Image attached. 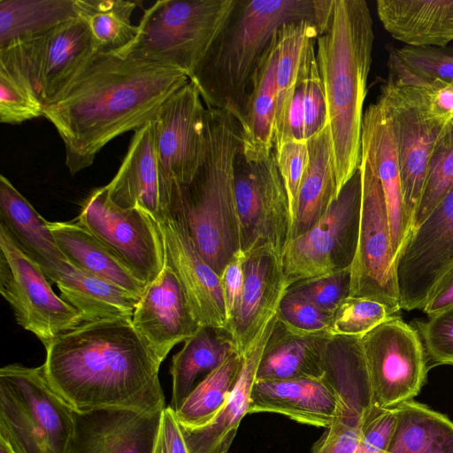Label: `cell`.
Returning a JSON list of instances; mask_svg holds the SVG:
<instances>
[{
	"mask_svg": "<svg viewBox=\"0 0 453 453\" xmlns=\"http://www.w3.org/2000/svg\"><path fill=\"white\" fill-rule=\"evenodd\" d=\"M188 81L174 68L95 52L43 109L64 143L70 174L92 165L113 139L151 120Z\"/></svg>",
	"mask_w": 453,
	"mask_h": 453,
	"instance_id": "obj_1",
	"label": "cell"
},
{
	"mask_svg": "<svg viewBox=\"0 0 453 453\" xmlns=\"http://www.w3.org/2000/svg\"><path fill=\"white\" fill-rule=\"evenodd\" d=\"M45 349L46 377L75 411L165 408L158 379L162 361L141 338L132 318L81 323Z\"/></svg>",
	"mask_w": 453,
	"mask_h": 453,
	"instance_id": "obj_2",
	"label": "cell"
},
{
	"mask_svg": "<svg viewBox=\"0 0 453 453\" xmlns=\"http://www.w3.org/2000/svg\"><path fill=\"white\" fill-rule=\"evenodd\" d=\"M373 41L367 3L334 0L326 27L316 39V62L326 104L336 198L361 160L363 107Z\"/></svg>",
	"mask_w": 453,
	"mask_h": 453,
	"instance_id": "obj_3",
	"label": "cell"
},
{
	"mask_svg": "<svg viewBox=\"0 0 453 453\" xmlns=\"http://www.w3.org/2000/svg\"><path fill=\"white\" fill-rule=\"evenodd\" d=\"M334 0H236L225 26L189 80L207 108L239 122L251 80L286 23L311 20L325 31Z\"/></svg>",
	"mask_w": 453,
	"mask_h": 453,
	"instance_id": "obj_4",
	"label": "cell"
},
{
	"mask_svg": "<svg viewBox=\"0 0 453 453\" xmlns=\"http://www.w3.org/2000/svg\"><path fill=\"white\" fill-rule=\"evenodd\" d=\"M242 147L241 127L226 111L207 108L203 159L177 196L199 252L220 275L240 250V221L234 195V164Z\"/></svg>",
	"mask_w": 453,
	"mask_h": 453,
	"instance_id": "obj_5",
	"label": "cell"
},
{
	"mask_svg": "<svg viewBox=\"0 0 453 453\" xmlns=\"http://www.w3.org/2000/svg\"><path fill=\"white\" fill-rule=\"evenodd\" d=\"M74 410L48 380L43 365L0 370V438L14 453H68Z\"/></svg>",
	"mask_w": 453,
	"mask_h": 453,
	"instance_id": "obj_6",
	"label": "cell"
},
{
	"mask_svg": "<svg viewBox=\"0 0 453 453\" xmlns=\"http://www.w3.org/2000/svg\"><path fill=\"white\" fill-rule=\"evenodd\" d=\"M236 0H158L119 54L174 68L188 78L225 26Z\"/></svg>",
	"mask_w": 453,
	"mask_h": 453,
	"instance_id": "obj_7",
	"label": "cell"
},
{
	"mask_svg": "<svg viewBox=\"0 0 453 453\" xmlns=\"http://www.w3.org/2000/svg\"><path fill=\"white\" fill-rule=\"evenodd\" d=\"M361 204L357 169L319 220L288 244L282 257L288 289L297 282L350 268L357 247Z\"/></svg>",
	"mask_w": 453,
	"mask_h": 453,
	"instance_id": "obj_8",
	"label": "cell"
},
{
	"mask_svg": "<svg viewBox=\"0 0 453 453\" xmlns=\"http://www.w3.org/2000/svg\"><path fill=\"white\" fill-rule=\"evenodd\" d=\"M234 183L240 221V250H266L282 263L292 240V219L274 150L251 162L240 152L234 164Z\"/></svg>",
	"mask_w": 453,
	"mask_h": 453,
	"instance_id": "obj_9",
	"label": "cell"
},
{
	"mask_svg": "<svg viewBox=\"0 0 453 453\" xmlns=\"http://www.w3.org/2000/svg\"><path fill=\"white\" fill-rule=\"evenodd\" d=\"M377 101L391 126L403 203L411 227L429 158L449 123L432 113L423 88L402 85L388 77Z\"/></svg>",
	"mask_w": 453,
	"mask_h": 453,
	"instance_id": "obj_10",
	"label": "cell"
},
{
	"mask_svg": "<svg viewBox=\"0 0 453 453\" xmlns=\"http://www.w3.org/2000/svg\"><path fill=\"white\" fill-rule=\"evenodd\" d=\"M95 52L87 25L75 17L41 35L0 49V69L24 81L45 105Z\"/></svg>",
	"mask_w": 453,
	"mask_h": 453,
	"instance_id": "obj_11",
	"label": "cell"
},
{
	"mask_svg": "<svg viewBox=\"0 0 453 453\" xmlns=\"http://www.w3.org/2000/svg\"><path fill=\"white\" fill-rule=\"evenodd\" d=\"M0 293L17 323L47 348L58 336L80 326L81 314L53 291L42 268L0 224Z\"/></svg>",
	"mask_w": 453,
	"mask_h": 453,
	"instance_id": "obj_12",
	"label": "cell"
},
{
	"mask_svg": "<svg viewBox=\"0 0 453 453\" xmlns=\"http://www.w3.org/2000/svg\"><path fill=\"white\" fill-rule=\"evenodd\" d=\"M362 204L356 255L350 266L349 296L385 304L395 315L401 310L395 256L384 194L367 158L361 155Z\"/></svg>",
	"mask_w": 453,
	"mask_h": 453,
	"instance_id": "obj_13",
	"label": "cell"
},
{
	"mask_svg": "<svg viewBox=\"0 0 453 453\" xmlns=\"http://www.w3.org/2000/svg\"><path fill=\"white\" fill-rule=\"evenodd\" d=\"M361 343L374 407L393 409L418 395L427 358L418 330L394 316L364 335Z\"/></svg>",
	"mask_w": 453,
	"mask_h": 453,
	"instance_id": "obj_14",
	"label": "cell"
},
{
	"mask_svg": "<svg viewBox=\"0 0 453 453\" xmlns=\"http://www.w3.org/2000/svg\"><path fill=\"white\" fill-rule=\"evenodd\" d=\"M159 172L170 211L176 186L191 181L206 150L207 107L189 80L154 118Z\"/></svg>",
	"mask_w": 453,
	"mask_h": 453,
	"instance_id": "obj_15",
	"label": "cell"
},
{
	"mask_svg": "<svg viewBox=\"0 0 453 453\" xmlns=\"http://www.w3.org/2000/svg\"><path fill=\"white\" fill-rule=\"evenodd\" d=\"M74 219L146 284L162 271L164 250L155 221L139 208L116 204L110 198L106 186L89 193Z\"/></svg>",
	"mask_w": 453,
	"mask_h": 453,
	"instance_id": "obj_16",
	"label": "cell"
},
{
	"mask_svg": "<svg viewBox=\"0 0 453 453\" xmlns=\"http://www.w3.org/2000/svg\"><path fill=\"white\" fill-rule=\"evenodd\" d=\"M453 265V187L408 234L395 258L401 309H422Z\"/></svg>",
	"mask_w": 453,
	"mask_h": 453,
	"instance_id": "obj_17",
	"label": "cell"
},
{
	"mask_svg": "<svg viewBox=\"0 0 453 453\" xmlns=\"http://www.w3.org/2000/svg\"><path fill=\"white\" fill-rule=\"evenodd\" d=\"M155 224L163 243L164 261L177 275L197 324L227 329L220 277L196 248L179 202L170 215Z\"/></svg>",
	"mask_w": 453,
	"mask_h": 453,
	"instance_id": "obj_18",
	"label": "cell"
},
{
	"mask_svg": "<svg viewBox=\"0 0 453 453\" xmlns=\"http://www.w3.org/2000/svg\"><path fill=\"white\" fill-rule=\"evenodd\" d=\"M132 322L141 338L162 362L176 344L199 329L180 282L166 262L164 261L160 273L147 284L138 299Z\"/></svg>",
	"mask_w": 453,
	"mask_h": 453,
	"instance_id": "obj_19",
	"label": "cell"
},
{
	"mask_svg": "<svg viewBox=\"0 0 453 453\" xmlns=\"http://www.w3.org/2000/svg\"><path fill=\"white\" fill-rule=\"evenodd\" d=\"M161 412L128 409L74 411L68 453H152Z\"/></svg>",
	"mask_w": 453,
	"mask_h": 453,
	"instance_id": "obj_20",
	"label": "cell"
},
{
	"mask_svg": "<svg viewBox=\"0 0 453 453\" xmlns=\"http://www.w3.org/2000/svg\"><path fill=\"white\" fill-rule=\"evenodd\" d=\"M110 198L123 208H139L155 222L168 215L159 172L153 119L134 131L127 152L105 185Z\"/></svg>",
	"mask_w": 453,
	"mask_h": 453,
	"instance_id": "obj_21",
	"label": "cell"
},
{
	"mask_svg": "<svg viewBox=\"0 0 453 453\" xmlns=\"http://www.w3.org/2000/svg\"><path fill=\"white\" fill-rule=\"evenodd\" d=\"M339 405V395L326 374L321 379L256 380L249 413H280L299 423L327 428Z\"/></svg>",
	"mask_w": 453,
	"mask_h": 453,
	"instance_id": "obj_22",
	"label": "cell"
},
{
	"mask_svg": "<svg viewBox=\"0 0 453 453\" xmlns=\"http://www.w3.org/2000/svg\"><path fill=\"white\" fill-rule=\"evenodd\" d=\"M361 155L365 156L376 173L385 197L395 258L411 226L403 196L400 170L389 121L380 103L369 104L363 115Z\"/></svg>",
	"mask_w": 453,
	"mask_h": 453,
	"instance_id": "obj_23",
	"label": "cell"
},
{
	"mask_svg": "<svg viewBox=\"0 0 453 453\" xmlns=\"http://www.w3.org/2000/svg\"><path fill=\"white\" fill-rule=\"evenodd\" d=\"M277 312L260 328L242 353L243 360L226 404L207 426L198 429L180 426L190 453H228L242 418L249 413L250 394L265 348L274 330Z\"/></svg>",
	"mask_w": 453,
	"mask_h": 453,
	"instance_id": "obj_24",
	"label": "cell"
},
{
	"mask_svg": "<svg viewBox=\"0 0 453 453\" xmlns=\"http://www.w3.org/2000/svg\"><path fill=\"white\" fill-rule=\"evenodd\" d=\"M287 291L280 260L266 250H256L247 255L242 302L229 327L240 354L265 322L277 312Z\"/></svg>",
	"mask_w": 453,
	"mask_h": 453,
	"instance_id": "obj_25",
	"label": "cell"
},
{
	"mask_svg": "<svg viewBox=\"0 0 453 453\" xmlns=\"http://www.w3.org/2000/svg\"><path fill=\"white\" fill-rule=\"evenodd\" d=\"M376 9L385 30L405 45L453 41V0H378Z\"/></svg>",
	"mask_w": 453,
	"mask_h": 453,
	"instance_id": "obj_26",
	"label": "cell"
},
{
	"mask_svg": "<svg viewBox=\"0 0 453 453\" xmlns=\"http://www.w3.org/2000/svg\"><path fill=\"white\" fill-rule=\"evenodd\" d=\"M323 32L318 23L311 20L286 23L277 31L273 150H278L283 142L287 116L296 89L308 73L311 63L316 56V39Z\"/></svg>",
	"mask_w": 453,
	"mask_h": 453,
	"instance_id": "obj_27",
	"label": "cell"
},
{
	"mask_svg": "<svg viewBox=\"0 0 453 453\" xmlns=\"http://www.w3.org/2000/svg\"><path fill=\"white\" fill-rule=\"evenodd\" d=\"M0 224L49 277L68 259L46 221L4 176H0Z\"/></svg>",
	"mask_w": 453,
	"mask_h": 453,
	"instance_id": "obj_28",
	"label": "cell"
},
{
	"mask_svg": "<svg viewBox=\"0 0 453 453\" xmlns=\"http://www.w3.org/2000/svg\"><path fill=\"white\" fill-rule=\"evenodd\" d=\"M330 337L326 332L294 333L277 319L262 355L257 380L323 378L326 374V345Z\"/></svg>",
	"mask_w": 453,
	"mask_h": 453,
	"instance_id": "obj_29",
	"label": "cell"
},
{
	"mask_svg": "<svg viewBox=\"0 0 453 453\" xmlns=\"http://www.w3.org/2000/svg\"><path fill=\"white\" fill-rule=\"evenodd\" d=\"M277 34L254 73L241 120V153L246 160L257 162L273 151L276 108Z\"/></svg>",
	"mask_w": 453,
	"mask_h": 453,
	"instance_id": "obj_30",
	"label": "cell"
},
{
	"mask_svg": "<svg viewBox=\"0 0 453 453\" xmlns=\"http://www.w3.org/2000/svg\"><path fill=\"white\" fill-rule=\"evenodd\" d=\"M48 280L57 284L59 296L81 314L83 323L133 317L138 298L69 260Z\"/></svg>",
	"mask_w": 453,
	"mask_h": 453,
	"instance_id": "obj_31",
	"label": "cell"
},
{
	"mask_svg": "<svg viewBox=\"0 0 453 453\" xmlns=\"http://www.w3.org/2000/svg\"><path fill=\"white\" fill-rule=\"evenodd\" d=\"M49 226L71 263L140 298L147 284L85 226L75 219Z\"/></svg>",
	"mask_w": 453,
	"mask_h": 453,
	"instance_id": "obj_32",
	"label": "cell"
},
{
	"mask_svg": "<svg viewBox=\"0 0 453 453\" xmlns=\"http://www.w3.org/2000/svg\"><path fill=\"white\" fill-rule=\"evenodd\" d=\"M235 352L234 341L226 328L200 326L172 358L171 407L177 411L196 387V380L218 368Z\"/></svg>",
	"mask_w": 453,
	"mask_h": 453,
	"instance_id": "obj_33",
	"label": "cell"
},
{
	"mask_svg": "<svg viewBox=\"0 0 453 453\" xmlns=\"http://www.w3.org/2000/svg\"><path fill=\"white\" fill-rule=\"evenodd\" d=\"M306 141L309 162L298 191L292 239L317 223L336 199L332 143L327 125Z\"/></svg>",
	"mask_w": 453,
	"mask_h": 453,
	"instance_id": "obj_34",
	"label": "cell"
},
{
	"mask_svg": "<svg viewBox=\"0 0 453 453\" xmlns=\"http://www.w3.org/2000/svg\"><path fill=\"white\" fill-rule=\"evenodd\" d=\"M387 453H453V422L414 400L395 408Z\"/></svg>",
	"mask_w": 453,
	"mask_h": 453,
	"instance_id": "obj_35",
	"label": "cell"
},
{
	"mask_svg": "<svg viewBox=\"0 0 453 453\" xmlns=\"http://www.w3.org/2000/svg\"><path fill=\"white\" fill-rule=\"evenodd\" d=\"M75 17L73 0H0V49Z\"/></svg>",
	"mask_w": 453,
	"mask_h": 453,
	"instance_id": "obj_36",
	"label": "cell"
},
{
	"mask_svg": "<svg viewBox=\"0 0 453 453\" xmlns=\"http://www.w3.org/2000/svg\"><path fill=\"white\" fill-rule=\"evenodd\" d=\"M135 8V2L126 0H73L75 14L87 25L97 52L119 53L134 40Z\"/></svg>",
	"mask_w": 453,
	"mask_h": 453,
	"instance_id": "obj_37",
	"label": "cell"
},
{
	"mask_svg": "<svg viewBox=\"0 0 453 453\" xmlns=\"http://www.w3.org/2000/svg\"><path fill=\"white\" fill-rule=\"evenodd\" d=\"M242 354H232L196 385L174 411L180 426L198 429L210 424L226 404L242 369Z\"/></svg>",
	"mask_w": 453,
	"mask_h": 453,
	"instance_id": "obj_38",
	"label": "cell"
},
{
	"mask_svg": "<svg viewBox=\"0 0 453 453\" xmlns=\"http://www.w3.org/2000/svg\"><path fill=\"white\" fill-rule=\"evenodd\" d=\"M388 78L399 84L425 88L453 81V45L390 47Z\"/></svg>",
	"mask_w": 453,
	"mask_h": 453,
	"instance_id": "obj_39",
	"label": "cell"
},
{
	"mask_svg": "<svg viewBox=\"0 0 453 453\" xmlns=\"http://www.w3.org/2000/svg\"><path fill=\"white\" fill-rule=\"evenodd\" d=\"M452 187L453 119L448 124L429 158L421 198L411 231L423 222Z\"/></svg>",
	"mask_w": 453,
	"mask_h": 453,
	"instance_id": "obj_40",
	"label": "cell"
},
{
	"mask_svg": "<svg viewBox=\"0 0 453 453\" xmlns=\"http://www.w3.org/2000/svg\"><path fill=\"white\" fill-rule=\"evenodd\" d=\"M336 416L326 431L317 441L312 453H355L362 426L372 409L358 399L340 396Z\"/></svg>",
	"mask_w": 453,
	"mask_h": 453,
	"instance_id": "obj_41",
	"label": "cell"
},
{
	"mask_svg": "<svg viewBox=\"0 0 453 453\" xmlns=\"http://www.w3.org/2000/svg\"><path fill=\"white\" fill-rule=\"evenodd\" d=\"M394 316L396 315L378 301L349 296L334 313L326 333L330 336L362 338Z\"/></svg>",
	"mask_w": 453,
	"mask_h": 453,
	"instance_id": "obj_42",
	"label": "cell"
},
{
	"mask_svg": "<svg viewBox=\"0 0 453 453\" xmlns=\"http://www.w3.org/2000/svg\"><path fill=\"white\" fill-rule=\"evenodd\" d=\"M44 104L19 78L0 69V121L17 125L43 116Z\"/></svg>",
	"mask_w": 453,
	"mask_h": 453,
	"instance_id": "obj_43",
	"label": "cell"
},
{
	"mask_svg": "<svg viewBox=\"0 0 453 453\" xmlns=\"http://www.w3.org/2000/svg\"><path fill=\"white\" fill-rule=\"evenodd\" d=\"M350 268L297 282L288 288L324 312L334 315L350 294Z\"/></svg>",
	"mask_w": 453,
	"mask_h": 453,
	"instance_id": "obj_44",
	"label": "cell"
},
{
	"mask_svg": "<svg viewBox=\"0 0 453 453\" xmlns=\"http://www.w3.org/2000/svg\"><path fill=\"white\" fill-rule=\"evenodd\" d=\"M332 317L291 291H287L277 310L278 321L288 330L299 334L326 333Z\"/></svg>",
	"mask_w": 453,
	"mask_h": 453,
	"instance_id": "obj_45",
	"label": "cell"
},
{
	"mask_svg": "<svg viewBox=\"0 0 453 453\" xmlns=\"http://www.w3.org/2000/svg\"><path fill=\"white\" fill-rule=\"evenodd\" d=\"M426 358L434 365H453V305L418 321Z\"/></svg>",
	"mask_w": 453,
	"mask_h": 453,
	"instance_id": "obj_46",
	"label": "cell"
},
{
	"mask_svg": "<svg viewBox=\"0 0 453 453\" xmlns=\"http://www.w3.org/2000/svg\"><path fill=\"white\" fill-rule=\"evenodd\" d=\"M274 152L288 195L293 226L298 191L309 162L307 141L287 140Z\"/></svg>",
	"mask_w": 453,
	"mask_h": 453,
	"instance_id": "obj_47",
	"label": "cell"
},
{
	"mask_svg": "<svg viewBox=\"0 0 453 453\" xmlns=\"http://www.w3.org/2000/svg\"><path fill=\"white\" fill-rule=\"evenodd\" d=\"M395 421V408L373 407L364 420L355 453H387Z\"/></svg>",
	"mask_w": 453,
	"mask_h": 453,
	"instance_id": "obj_48",
	"label": "cell"
},
{
	"mask_svg": "<svg viewBox=\"0 0 453 453\" xmlns=\"http://www.w3.org/2000/svg\"><path fill=\"white\" fill-rule=\"evenodd\" d=\"M303 138L309 139L326 126V104L316 56L312 59L305 80Z\"/></svg>",
	"mask_w": 453,
	"mask_h": 453,
	"instance_id": "obj_49",
	"label": "cell"
},
{
	"mask_svg": "<svg viewBox=\"0 0 453 453\" xmlns=\"http://www.w3.org/2000/svg\"><path fill=\"white\" fill-rule=\"evenodd\" d=\"M246 258L247 255L242 250H238L219 275L228 331L238 313L242 302Z\"/></svg>",
	"mask_w": 453,
	"mask_h": 453,
	"instance_id": "obj_50",
	"label": "cell"
},
{
	"mask_svg": "<svg viewBox=\"0 0 453 453\" xmlns=\"http://www.w3.org/2000/svg\"><path fill=\"white\" fill-rule=\"evenodd\" d=\"M152 453H190L171 406L165 407L161 413Z\"/></svg>",
	"mask_w": 453,
	"mask_h": 453,
	"instance_id": "obj_51",
	"label": "cell"
},
{
	"mask_svg": "<svg viewBox=\"0 0 453 453\" xmlns=\"http://www.w3.org/2000/svg\"><path fill=\"white\" fill-rule=\"evenodd\" d=\"M424 89L432 113L449 123L453 119V81H434Z\"/></svg>",
	"mask_w": 453,
	"mask_h": 453,
	"instance_id": "obj_52",
	"label": "cell"
},
{
	"mask_svg": "<svg viewBox=\"0 0 453 453\" xmlns=\"http://www.w3.org/2000/svg\"><path fill=\"white\" fill-rule=\"evenodd\" d=\"M451 305H453V265L434 285L422 310L429 318Z\"/></svg>",
	"mask_w": 453,
	"mask_h": 453,
	"instance_id": "obj_53",
	"label": "cell"
},
{
	"mask_svg": "<svg viewBox=\"0 0 453 453\" xmlns=\"http://www.w3.org/2000/svg\"><path fill=\"white\" fill-rule=\"evenodd\" d=\"M305 80L306 77L300 81L296 89V93L287 116L283 142L289 139L304 140L303 97Z\"/></svg>",
	"mask_w": 453,
	"mask_h": 453,
	"instance_id": "obj_54",
	"label": "cell"
},
{
	"mask_svg": "<svg viewBox=\"0 0 453 453\" xmlns=\"http://www.w3.org/2000/svg\"><path fill=\"white\" fill-rule=\"evenodd\" d=\"M0 453H14L10 445L2 438H0Z\"/></svg>",
	"mask_w": 453,
	"mask_h": 453,
	"instance_id": "obj_55",
	"label": "cell"
}]
</instances>
